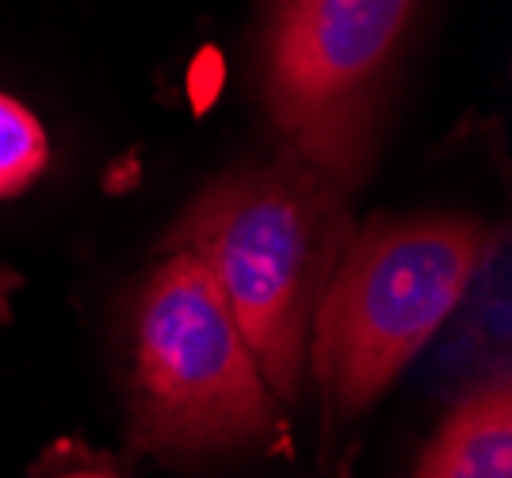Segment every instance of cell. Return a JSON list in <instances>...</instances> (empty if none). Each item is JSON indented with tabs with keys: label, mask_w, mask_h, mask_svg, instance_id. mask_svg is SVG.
Masks as SVG:
<instances>
[{
	"label": "cell",
	"mask_w": 512,
	"mask_h": 478,
	"mask_svg": "<svg viewBox=\"0 0 512 478\" xmlns=\"http://www.w3.org/2000/svg\"><path fill=\"white\" fill-rule=\"evenodd\" d=\"M352 238L337 180L283 150L234 165L192 199L165 249L207 264L279 402L302 391L314 310Z\"/></svg>",
	"instance_id": "obj_1"
},
{
	"label": "cell",
	"mask_w": 512,
	"mask_h": 478,
	"mask_svg": "<svg viewBox=\"0 0 512 478\" xmlns=\"http://www.w3.org/2000/svg\"><path fill=\"white\" fill-rule=\"evenodd\" d=\"M130 444L165 463L276 456L291 429L207 264L169 249L130 306Z\"/></svg>",
	"instance_id": "obj_2"
},
{
	"label": "cell",
	"mask_w": 512,
	"mask_h": 478,
	"mask_svg": "<svg viewBox=\"0 0 512 478\" xmlns=\"http://www.w3.org/2000/svg\"><path fill=\"white\" fill-rule=\"evenodd\" d=\"M493 226L474 215L375 218L352 230L310 326V360L329 421L360 417L451 322Z\"/></svg>",
	"instance_id": "obj_3"
},
{
	"label": "cell",
	"mask_w": 512,
	"mask_h": 478,
	"mask_svg": "<svg viewBox=\"0 0 512 478\" xmlns=\"http://www.w3.org/2000/svg\"><path fill=\"white\" fill-rule=\"evenodd\" d=\"M421 0H272L260 92L283 150L344 192L371 161L390 69Z\"/></svg>",
	"instance_id": "obj_4"
},
{
	"label": "cell",
	"mask_w": 512,
	"mask_h": 478,
	"mask_svg": "<svg viewBox=\"0 0 512 478\" xmlns=\"http://www.w3.org/2000/svg\"><path fill=\"white\" fill-rule=\"evenodd\" d=\"M421 478H509L512 475V383L509 371L474 383L440 421L413 463Z\"/></svg>",
	"instance_id": "obj_5"
},
{
	"label": "cell",
	"mask_w": 512,
	"mask_h": 478,
	"mask_svg": "<svg viewBox=\"0 0 512 478\" xmlns=\"http://www.w3.org/2000/svg\"><path fill=\"white\" fill-rule=\"evenodd\" d=\"M50 165V138L39 115L0 92V199L27 192Z\"/></svg>",
	"instance_id": "obj_6"
},
{
	"label": "cell",
	"mask_w": 512,
	"mask_h": 478,
	"mask_svg": "<svg viewBox=\"0 0 512 478\" xmlns=\"http://www.w3.org/2000/svg\"><path fill=\"white\" fill-rule=\"evenodd\" d=\"M16 283H20L16 280V272L0 264V326L12 318V295H16Z\"/></svg>",
	"instance_id": "obj_7"
},
{
	"label": "cell",
	"mask_w": 512,
	"mask_h": 478,
	"mask_svg": "<svg viewBox=\"0 0 512 478\" xmlns=\"http://www.w3.org/2000/svg\"><path fill=\"white\" fill-rule=\"evenodd\" d=\"M268 4H272V0H268Z\"/></svg>",
	"instance_id": "obj_8"
}]
</instances>
